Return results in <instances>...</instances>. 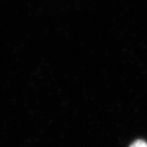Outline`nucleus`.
<instances>
[{"label":"nucleus","instance_id":"f257e3e1","mask_svg":"<svg viewBox=\"0 0 147 147\" xmlns=\"http://www.w3.org/2000/svg\"><path fill=\"white\" fill-rule=\"evenodd\" d=\"M129 147H147V143L144 140H136Z\"/></svg>","mask_w":147,"mask_h":147}]
</instances>
